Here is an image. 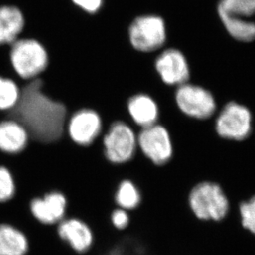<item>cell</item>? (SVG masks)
<instances>
[{"instance_id": "cell-1", "label": "cell", "mask_w": 255, "mask_h": 255, "mask_svg": "<svg viewBox=\"0 0 255 255\" xmlns=\"http://www.w3.org/2000/svg\"><path fill=\"white\" fill-rule=\"evenodd\" d=\"M17 105L6 111V119L19 122L35 143L50 144L59 141L66 128L67 108L44 91L42 79L22 81Z\"/></svg>"}, {"instance_id": "cell-2", "label": "cell", "mask_w": 255, "mask_h": 255, "mask_svg": "<svg viewBox=\"0 0 255 255\" xmlns=\"http://www.w3.org/2000/svg\"><path fill=\"white\" fill-rule=\"evenodd\" d=\"M9 60L15 73L24 81L38 78L49 64L44 46L33 38H19L10 45Z\"/></svg>"}, {"instance_id": "cell-3", "label": "cell", "mask_w": 255, "mask_h": 255, "mask_svg": "<svg viewBox=\"0 0 255 255\" xmlns=\"http://www.w3.org/2000/svg\"><path fill=\"white\" fill-rule=\"evenodd\" d=\"M190 209L200 221H223L228 215L230 203L226 194L219 185L202 182L190 192Z\"/></svg>"}, {"instance_id": "cell-4", "label": "cell", "mask_w": 255, "mask_h": 255, "mask_svg": "<svg viewBox=\"0 0 255 255\" xmlns=\"http://www.w3.org/2000/svg\"><path fill=\"white\" fill-rule=\"evenodd\" d=\"M55 236L71 253L87 255L95 247L96 234L90 224L78 216H69L57 224Z\"/></svg>"}, {"instance_id": "cell-5", "label": "cell", "mask_w": 255, "mask_h": 255, "mask_svg": "<svg viewBox=\"0 0 255 255\" xmlns=\"http://www.w3.org/2000/svg\"><path fill=\"white\" fill-rule=\"evenodd\" d=\"M128 38L130 44L138 52H154L162 47L167 39L164 21L156 15L136 17L128 28Z\"/></svg>"}, {"instance_id": "cell-6", "label": "cell", "mask_w": 255, "mask_h": 255, "mask_svg": "<svg viewBox=\"0 0 255 255\" xmlns=\"http://www.w3.org/2000/svg\"><path fill=\"white\" fill-rule=\"evenodd\" d=\"M137 144L133 130L123 121H116L104 137L105 156L113 164L126 163L134 156Z\"/></svg>"}, {"instance_id": "cell-7", "label": "cell", "mask_w": 255, "mask_h": 255, "mask_svg": "<svg viewBox=\"0 0 255 255\" xmlns=\"http://www.w3.org/2000/svg\"><path fill=\"white\" fill-rule=\"evenodd\" d=\"M68 206V199L63 192L51 191L31 199L28 211L37 223L47 228L57 226L66 218Z\"/></svg>"}, {"instance_id": "cell-8", "label": "cell", "mask_w": 255, "mask_h": 255, "mask_svg": "<svg viewBox=\"0 0 255 255\" xmlns=\"http://www.w3.org/2000/svg\"><path fill=\"white\" fill-rule=\"evenodd\" d=\"M137 141L143 155L153 164L162 166L172 158V140L163 126L154 124L142 128Z\"/></svg>"}, {"instance_id": "cell-9", "label": "cell", "mask_w": 255, "mask_h": 255, "mask_svg": "<svg viewBox=\"0 0 255 255\" xmlns=\"http://www.w3.org/2000/svg\"><path fill=\"white\" fill-rule=\"evenodd\" d=\"M176 102L180 110L196 119H207L216 111V102L209 91L200 86L185 83L176 92Z\"/></svg>"}, {"instance_id": "cell-10", "label": "cell", "mask_w": 255, "mask_h": 255, "mask_svg": "<svg viewBox=\"0 0 255 255\" xmlns=\"http://www.w3.org/2000/svg\"><path fill=\"white\" fill-rule=\"evenodd\" d=\"M252 117L248 109L231 102L224 108L216 121V131L229 139L243 140L251 131Z\"/></svg>"}, {"instance_id": "cell-11", "label": "cell", "mask_w": 255, "mask_h": 255, "mask_svg": "<svg viewBox=\"0 0 255 255\" xmlns=\"http://www.w3.org/2000/svg\"><path fill=\"white\" fill-rule=\"evenodd\" d=\"M69 136L76 144L91 145L102 130V120L98 112L91 109H82L73 114L67 125Z\"/></svg>"}, {"instance_id": "cell-12", "label": "cell", "mask_w": 255, "mask_h": 255, "mask_svg": "<svg viewBox=\"0 0 255 255\" xmlns=\"http://www.w3.org/2000/svg\"><path fill=\"white\" fill-rule=\"evenodd\" d=\"M155 69L169 86L183 85L189 79V67L184 55L177 49L165 50L155 61Z\"/></svg>"}, {"instance_id": "cell-13", "label": "cell", "mask_w": 255, "mask_h": 255, "mask_svg": "<svg viewBox=\"0 0 255 255\" xmlns=\"http://www.w3.org/2000/svg\"><path fill=\"white\" fill-rule=\"evenodd\" d=\"M28 132L23 126L12 119L0 121V151L6 154H18L29 143Z\"/></svg>"}, {"instance_id": "cell-14", "label": "cell", "mask_w": 255, "mask_h": 255, "mask_svg": "<svg viewBox=\"0 0 255 255\" xmlns=\"http://www.w3.org/2000/svg\"><path fill=\"white\" fill-rule=\"evenodd\" d=\"M127 109L132 121L142 128L156 124L159 116L157 103L147 94H137L130 97L128 101Z\"/></svg>"}, {"instance_id": "cell-15", "label": "cell", "mask_w": 255, "mask_h": 255, "mask_svg": "<svg viewBox=\"0 0 255 255\" xmlns=\"http://www.w3.org/2000/svg\"><path fill=\"white\" fill-rule=\"evenodd\" d=\"M29 238L24 231L9 223H0V255H28Z\"/></svg>"}, {"instance_id": "cell-16", "label": "cell", "mask_w": 255, "mask_h": 255, "mask_svg": "<svg viewBox=\"0 0 255 255\" xmlns=\"http://www.w3.org/2000/svg\"><path fill=\"white\" fill-rule=\"evenodd\" d=\"M25 19L21 10L14 6L0 7V46H10L19 39Z\"/></svg>"}, {"instance_id": "cell-17", "label": "cell", "mask_w": 255, "mask_h": 255, "mask_svg": "<svg viewBox=\"0 0 255 255\" xmlns=\"http://www.w3.org/2000/svg\"><path fill=\"white\" fill-rule=\"evenodd\" d=\"M219 16L223 20H246L255 14V0H221Z\"/></svg>"}, {"instance_id": "cell-18", "label": "cell", "mask_w": 255, "mask_h": 255, "mask_svg": "<svg viewBox=\"0 0 255 255\" xmlns=\"http://www.w3.org/2000/svg\"><path fill=\"white\" fill-rule=\"evenodd\" d=\"M114 200L120 208L128 211H135L141 206L142 194L132 181L123 180L117 187Z\"/></svg>"}, {"instance_id": "cell-19", "label": "cell", "mask_w": 255, "mask_h": 255, "mask_svg": "<svg viewBox=\"0 0 255 255\" xmlns=\"http://www.w3.org/2000/svg\"><path fill=\"white\" fill-rule=\"evenodd\" d=\"M19 96L18 84L12 79L0 76V111L12 110L17 105Z\"/></svg>"}, {"instance_id": "cell-20", "label": "cell", "mask_w": 255, "mask_h": 255, "mask_svg": "<svg viewBox=\"0 0 255 255\" xmlns=\"http://www.w3.org/2000/svg\"><path fill=\"white\" fill-rule=\"evenodd\" d=\"M224 26L235 39L252 42L255 39V23L248 20H224Z\"/></svg>"}, {"instance_id": "cell-21", "label": "cell", "mask_w": 255, "mask_h": 255, "mask_svg": "<svg viewBox=\"0 0 255 255\" xmlns=\"http://www.w3.org/2000/svg\"><path fill=\"white\" fill-rule=\"evenodd\" d=\"M16 194V184L12 172L4 166H0V203L10 201Z\"/></svg>"}, {"instance_id": "cell-22", "label": "cell", "mask_w": 255, "mask_h": 255, "mask_svg": "<svg viewBox=\"0 0 255 255\" xmlns=\"http://www.w3.org/2000/svg\"><path fill=\"white\" fill-rule=\"evenodd\" d=\"M240 214L242 228L255 236V196L241 204Z\"/></svg>"}, {"instance_id": "cell-23", "label": "cell", "mask_w": 255, "mask_h": 255, "mask_svg": "<svg viewBox=\"0 0 255 255\" xmlns=\"http://www.w3.org/2000/svg\"><path fill=\"white\" fill-rule=\"evenodd\" d=\"M132 222V218L129 215V211H126L125 209H114L110 215V224L111 226L118 232L126 231Z\"/></svg>"}, {"instance_id": "cell-24", "label": "cell", "mask_w": 255, "mask_h": 255, "mask_svg": "<svg viewBox=\"0 0 255 255\" xmlns=\"http://www.w3.org/2000/svg\"><path fill=\"white\" fill-rule=\"evenodd\" d=\"M72 2L85 12L94 14L101 9L104 0H72Z\"/></svg>"}]
</instances>
